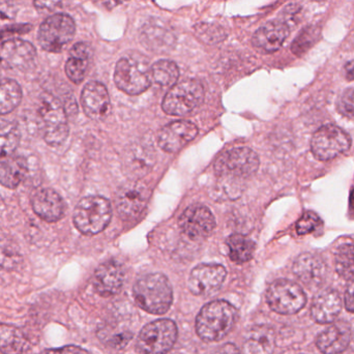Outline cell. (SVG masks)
I'll use <instances>...</instances> for the list:
<instances>
[{"label": "cell", "instance_id": "obj_3", "mask_svg": "<svg viewBox=\"0 0 354 354\" xmlns=\"http://www.w3.org/2000/svg\"><path fill=\"white\" fill-rule=\"evenodd\" d=\"M116 86L128 95H140L151 86V68L142 56H124L118 60L114 72Z\"/></svg>", "mask_w": 354, "mask_h": 354}, {"label": "cell", "instance_id": "obj_31", "mask_svg": "<svg viewBox=\"0 0 354 354\" xmlns=\"http://www.w3.org/2000/svg\"><path fill=\"white\" fill-rule=\"evenodd\" d=\"M229 248V256L232 261L243 263L253 257L255 251V243L245 235L232 234L227 239Z\"/></svg>", "mask_w": 354, "mask_h": 354}, {"label": "cell", "instance_id": "obj_5", "mask_svg": "<svg viewBox=\"0 0 354 354\" xmlns=\"http://www.w3.org/2000/svg\"><path fill=\"white\" fill-rule=\"evenodd\" d=\"M109 201L100 196L83 198L74 212V223L80 232L93 235L102 232L111 221Z\"/></svg>", "mask_w": 354, "mask_h": 354}, {"label": "cell", "instance_id": "obj_42", "mask_svg": "<svg viewBox=\"0 0 354 354\" xmlns=\"http://www.w3.org/2000/svg\"><path fill=\"white\" fill-rule=\"evenodd\" d=\"M345 75L348 80H354V60L345 66Z\"/></svg>", "mask_w": 354, "mask_h": 354}, {"label": "cell", "instance_id": "obj_19", "mask_svg": "<svg viewBox=\"0 0 354 354\" xmlns=\"http://www.w3.org/2000/svg\"><path fill=\"white\" fill-rule=\"evenodd\" d=\"M289 25L285 21L274 20L262 25L252 39L254 47L264 53H272L282 47L289 37Z\"/></svg>", "mask_w": 354, "mask_h": 354}, {"label": "cell", "instance_id": "obj_43", "mask_svg": "<svg viewBox=\"0 0 354 354\" xmlns=\"http://www.w3.org/2000/svg\"><path fill=\"white\" fill-rule=\"evenodd\" d=\"M351 206H353V209H354V192L353 193V198H351Z\"/></svg>", "mask_w": 354, "mask_h": 354}, {"label": "cell", "instance_id": "obj_28", "mask_svg": "<svg viewBox=\"0 0 354 354\" xmlns=\"http://www.w3.org/2000/svg\"><path fill=\"white\" fill-rule=\"evenodd\" d=\"M26 343V339L20 328L10 324H0V353L22 354Z\"/></svg>", "mask_w": 354, "mask_h": 354}, {"label": "cell", "instance_id": "obj_20", "mask_svg": "<svg viewBox=\"0 0 354 354\" xmlns=\"http://www.w3.org/2000/svg\"><path fill=\"white\" fill-rule=\"evenodd\" d=\"M33 212L46 222H56L64 216V200L59 194L49 187L37 189L31 198Z\"/></svg>", "mask_w": 354, "mask_h": 354}, {"label": "cell", "instance_id": "obj_40", "mask_svg": "<svg viewBox=\"0 0 354 354\" xmlns=\"http://www.w3.org/2000/svg\"><path fill=\"white\" fill-rule=\"evenodd\" d=\"M93 1H95L97 6H101V8H106V10H112V8L120 6V4L128 1V0H93Z\"/></svg>", "mask_w": 354, "mask_h": 354}, {"label": "cell", "instance_id": "obj_7", "mask_svg": "<svg viewBox=\"0 0 354 354\" xmlns=\"http://www.w3.org/2000/svg\"><path fill=\"white\" fill-rule=\"evenodd\" d=\"M204 89L199 81L194 79L181 81L170 88L164 97L163 110L169 115L183 116L203 102Z\"/></svg>", "mask_w": 354, "mask_h": 354}, {"label": "cell", "instance_id": "obj_32", "mask_svg": "<svg viewBox=\"0 0 354 354\" xmlns=\"http://www.w3.org/2000/svg\"><path fill=\"white\" fill-rule=\"evenodd\" d=\"M178 77V66L171 60H159L151 66V80L160 86H174Z\"/></svg>", "mask_w": 354, "mask_h": 354}, {"label": "cell", "instance_id": "obj_13", "mask_svg": "<svg viewBox=\"0 0 354 354\" xmlns=\"http://www.w3.org/2000/svg\"><path fill=\"white\" fill-rule=\"evenodd\" d=\"M35 58L37 51L29 41L14 39L0 45V66L6 70L18 72L30 70Z\"/></svg>", "mask_w": 354, "mask_h": 354}, {"label": "cell", "instance_id": "obj_26", "mask_svg": "<svg viewBox=\"0 0 354 354\" xmlns=\"http://www.w3.org/2000/svg\"><path fill=\"white\" fill-rule=\"evenodd\" d=\"M91 59V48L86 43L73 46L66 64V74L72 82L79 84L84 80Z\"/></svg>", "mask_w": 354, "mask_h": 354}, {"label": "cell", "instance_id": "obj_36", "mask_svg": "<svg viewBox=\"0 0 354 354\" xmlns=\"http://www.w3.org/2000/svg\"><path fill=\"white\" fill-rule=\"evenodd\" d=\"M338 110L345 118H354V88L346 89L341 95Z\"/></svg>", "mask_w": 354, "mask_h": 354}, {"label": "cell", "instance_id": "obj_23", "mask_svg": "<svg viewBox=\"0 0 354 354\" xmlns=\"http://www.w3.org/2000/svg\"><path fill=\"white\" fill-rule=\"evenodd\" d=\"M351 328L345 322H335L318 336L316 344L324 354H340L351 344Z\"/></svg>", "mask_w": 354, "mask_h": 354}, {"label": "cell", "instance_id": "obj_41", "mask_svg": "<svg viewBox=\"0 0 354 354\" xmlns=\"http://www.w3.org/2000/svg\"><path fill=\"white\" fill-rule=\"evenodd\" d=\"M212 354H241V351L234 344L228 343V344L223 345V346L214 351Z\"/></svg>", "mask_w": 354, "mask_h": 354}, {"label": "cell", "instance_id": "obj_21", "mask_svg": "<svg viewBox=\"0 0 354 354\" xmlns=\"http://www.w3.org/2000/svg\"><path fill=\"white\" fill-rule=\"evenodd\" d=\"M83 110L88 118L102 120L109 113L110 97L105 85L91 81L85 85L81 95Z\"/></svg>", "mask_w": 354, "mask_h": 354}, {"label": "cell", "instance_id": "obj_4", "mask_svg": "<svg viewBox=\"0 0 354 354\" xmlns=\"http://www.w3.org/2000/svg\"><path fill=\"white\" fill-rule=\"evenodd\" d=\"M37 114L46 143L51 147L62 145L68 136V122L62 102L54 95H44Z\"/></svg>", "mask_w": 354, "mask_h": 354}, {"label": "cell", "instance_id": "obj_11", "mask_svg": "<svg viewBox=\"0 0 354 354\" xmlns=\"http://www.w3.org/2000/svg\"><path fill=\"white\" fill-rule=\"evenodd\" d=\"M259 167V159L255 151L248 147L231 149L216 160L214 170L221 177H249Z\"/></svg>", "mask_w": 354, "mask_h": 354}, {"label": "cell", "instance_id": "obj_22", "mask_svg": "<svg viewBox=\"0 0 354 354\" xmlns=\"http://www.w3.org/2000/svg\"><path fill=\"white\" fill-rule=\"evenodd\" d=\"M124 282V270L122 264L110 260L97 268L93 278L95 291L102 297H111L120 292Z\"/></svg>", "mask_w": 354, "mask_h": 354}, {"label": "cell", "instance_id": "obj_14", "mask_svg": "<svg viewBox=\"0 0 354 354\" xmlns=\"http://www.w3.org/2000/svg\"><path fill=\"white\" fill-rule=\"evenodd\" d=\"M226 274V270L220 264H200L192 270L187 286L193 295L206 297L221 288Z\"/></svg>", "mask_w": 354, "mask_h": 354}, {"label": "cell", "instance_id": "obj_16", "mask_svg": "<svg viewBox=\"0 0 354 354\" xmlns=\"http://www.w3.org/2000/svg\"><path fill=\"white\" fill-rule=\"evenodd\" d=\"M124 171L132 180L147 176L156 163L153 147L147 143H135L124 153Z\"/></svg>", "mask_w": 354, "mask_h": 354}, {"label": "cell", "instance_id": "obj_30", "mask_svg": "<svg viewBox=\"0 0 354 354\" xmlns=\"http://www.w3.org/2000/svg\"><path fill=\"white\" fill-rule=\"evenodd\" d=\"M20 139V130L16 122L0 120V158L12 155L18 147Z\"/></svg>", "mask_w": 354, "mask_h": 354}, {"label": "cell", "instance_id": "obj_38", "mask_svg": "<svg viewBox=\"0 0 354 354\" xmlns=\"http://www.w3.org/2000/svg\"><path fill=\"white\" fill-rule=\"evenodd\" d=\"M44 354H91L85 349L81 348V347L74 346V345H70V346L62 347L59 349H54V351H46Z\"/></svg>", "mask_w": 354, "mask_h": 354}, {"label": "cell", "instance_id": "obj_33", "mask_svg": "<svg viewBox=\"0 0 354 354\" xmlns=\"http://www.w3.org/2000/svg\"><path fill=\"white\" fill-rule=\"evenodd\" d=\"M337 272L347 281L354 280V245H341L335 256Z\"/></svg>", "mask_w": 354, "mask_h": 354}, {"label": "cell", "instance_id": "obj_1", "mask_svg": "<svg viewBox=\"0 0 354 354\" xmlns=\"http://www.w3.org/2000/svg\"><path fill=\"white\" fill-rule=\"evenodd\" d=\"M237 310L226 301H214L200 310L196 318V332L205 342H218L232 330Z\"/></svg>", "mask_w": 354, "mask_h": 354}, {"label": "cell", "instance_id": "obj_17", "mask_svg": "<svg viewBox=\"0 0 354 354\" xmlns=\"http://www.w3.org/2000/svg\"><path fill=\"white\" fill-rule=\"evenodd\" d=\"M293 272L309 288H318L324 284L328 274L326 262L312 253H304L293 264Z\"/></svg>", "mask_w": 354, "mask_h": 354}, {"label": "cell", "instance_id": "obj_8", "mask_svg": "<svg viewBox=\"0 0 354 354\" xmlns=\"http://www.w3.org/2000/svg\"><path fill=\"white\" fill-rule=\"evenodd\" d=\"M75 31L76 25L68 15L56 14L44 21L39 27L37 39L44 50L57 53L70 44Z\"/></svg>", "mask_w": 354, "mask_h": 354}, {"label": "cell", "instance_id": "obj_34", "mask_svg": "<svg viewBox=\"0 0 354 354\" xmlns=\"http://www.w3.org/2000/svg\"><path fill=\"white\" fill-rule=\"evenodd\" d=\"M21 261V254L16 243L0 241V270H14Z\"/></svg>", "mask_w": 354, "mask_h": 354}, {"label": "cell", "instance_id": "obj_18", "mask_svg": "<svg viewBox=\"0 0 354 354\" xmlns=\"http://www.w3.org/2000/svg\"><path fill=\"white\" fill-rule=\"evenodd\" d=\"M198 129L193 122L179 120L167 124L159 134V145L167 153H177L196 138Z\"/></svg>", "mask_w": 354, "mask_h": 354}, {"label": "cell", "instance_id": "obj_15", "mask_svg": "<svg viewBox=\"0 0 354 354\" xmlns=\"http://www.w3.org/2000/svg\"><path fill=\"white\" fill-rule=\"evenodd\" d=\"M179 227L189 239L198 241L212 232L216 227V220L206 206L195 204L183 212L179 218Z\"/></svg>", "mask_w": 354, "mask_h": 354}, {"label": "cell", "instance_id": "obj_25", "mask_svg": "<svg viewBox=\"0 0 354 354\" xmlns=\"http://www.w3.org/2000/svg\"><path fill=\"white\" fill-rule=\"evenodd\" d=\"M276 347V334L268 326H255L248 333L243 343V354H272Z\"/></svg>", "mask_w": 354, "mask_h": 354}, {"label": "cell", "instance_id": "obj_6", "mask_svg": "<svg viewBox=\"0 0 354 354\" xmlns=\"http://www.w3.org/2000/svg\"><path fill=\"white\" fill-rule=\"evenodd\" d=\"M177 326L172 320H156L145 326L137 339L138 354H167L177 340Z\"/></svg>", "mask_w": 354, "mask_h": 354}, {"label": "cell", "instance_id": "obj_10", "mask_svg": "<svg viewBox=\"0 0 354 354\" xmlns=\"http://www.w3.org/2000/svg\"><path fill=\"white\" fill-rule=\"evenodd\" d=\"M351 147V136L333 124L322 127L311 141L313 155L320 161H330L346 153Z\"/></svg>", "mask_w": 354, "mask_h": 354}, {"label": "cell", "instance_id": "obj_24", "mask_svg": "<svg viewBox=\"0 0 354 354\" xmlns=\"http://www.w3.org/2000/svg\"><path fill=\"white\" fill-rule=\"evenodd\" d=\"M342 310V299L337 291L328 289L316 295L312 303V318L317 324H333Z\"/></svg>", "mask_w": 354, "mask_h": 354}, {"label": "cell", "instance_id": "obj_37", "mask_svg": "<svg viewBox=\"0 0 354 354\" xmlns=\"http://www.w3.org/2000/svg\"><path fill=\"white\" fill-rule=\"evenodd\" d=\"M68 0H35V6L39 12H51L66 3Z\"/></svg>", "mask_w": 354, "mask_h": 354}, {"label": "cell", "instance_id": "obj_39", "mask_svg": "<svg viewBox=\"0 0 354 354\" xmlns=\"http://www.w3.org/2000/svg\"><path fill=\"white\" fill-rule=\"evenodd\" d=\"M345 307L349 312L354 313V280L351 281V284L347 287L345 293Z\"/></svg>", "mask_w": 354, "mask_h": 354}, {"label": "cell", "instance_id": "obj_12", "mask_svg": "<svg viewBox=\"0 0 354 354\" xmlns=\"http://www.w3.org/2000/svg\"><path fill=\"white\" fill-rule=\"evenodd\" d=\"M151 191L145 183L131 180L116 194V208L122 220H134L147 207Z\"/></svg>", "mask_w": 354, "mask_h": 354}, {"label": "cell", "instance_id": "obj_35", "mask_svg": "<svg viewBox=\"0 0 354 354\" xmlns=\"http://www.w3.org/2000/svg\"><path fill=\"white\" fill-rule=\"evenodd\" d=\"M320 224V218L315 212H306L297 224V231L299 235L313 232Z\"/></svg>", "mask_w": 354, "mask_h": 354}, {"label": "cell", "instance_id": "obj_27", "mask_svg": "<svg viewBox=\"0 0 354 354\" xmlns=\"http://www.w3.org/2000/svg\"><path fill=\"white\" fill-rule=\"evenodd\" d=\"M27 164L21 157L8 156L0 161V185L8 189H16L24 178Z\"/></svg>", "mask_w": 354, "mask_h": 354}, {"label": "cell", "instance_id": "obj_29", "mask_svg": "<svg viewBox=\"0 0 354 354\" xmlns=\"http://www.w3.org/2000/svg\"><path fill=\"white\" fill-rule=\"evenodd\" d=\"M22 101V89L15 80L0 81V116L14 111Z\"/></svg>", "mask_w": 354, "mask_h": 354}, {"label": "cell", "instance_id": "obj_2", "mask_svg": "<svg viewBox=\"0 0 354 354\" xmlns=\"http://www.w3.org/2000/svg\"><path fill=\"white\" fill-rule=\"evenodd\" d=\"M137 305L156 315L165 314L174 301V291L167 277L162 274H149L139 279L133 289Z\"/></svg>", "mask_w": 354, "mask_h": 354}, {"label": "cell", "instance_id": "obj_9", "mask_svg": "<svg viewBox=\"0 0 354 354\" xmlns=\"http://www.w3.org/2000/svg\"><path fill=\"white\" fill-rule=\"evenodd\" d=\"M266 301L272 311L282 315L297 313L305 307L307 297L297 283L277 280L266 291Z\"/></svg>", "mask_w": 354, "mask_h": 354}]
</instances>
